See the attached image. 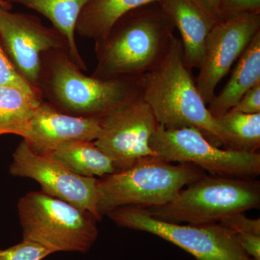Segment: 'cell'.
I'll return each mask as SVG.
<instances>
[{
  "instance_id": "5bb4252c",
  "label": "cell",
  "mask_w": 260,
  "mask_h": 260,
  "mask_svg": "<svg viewBox=\"0 0 260 260\" xmlns=\"http://www.w3.org/2000/svg\"><path fill=\"white\" fill-rule=\"evenodd\" d=\"M159 5L181 36L184 59L189 68H199L207 38L218 20L192 0H160Z\"/></svg>"
},
{
  "instance_id": "d6986e66",
  "label": "cell",
  "mask_w": 260,
  "mask_h": 260,
  "mask_svg": "<svg viewBox=\"0 0 260 260\" xmlns=\"http://www.w3.org/2000/svg\"><path fill=\"white\" fill-rule=\"evenodd\" d=\"M42 102L13 87L0 86V135L22 136Z\"/></svg>"
},
{
  "instance_id": "e0dca14e",
  "label": "cell",
  "mask_w": 260,
  "mask_h": 260,
  "mask_svg": "<svg viewBox=\"0 0 260 260\" xmlns=\"http://www.w3.org/2000/svg\"><path fill=\"white\" fill-rule=\"evenodd\" d=\"M160 0H92L80 13L75 32L96 41L107 35L121 18L132 10Z\"/></svg>"
},
{
  "instance_id": "6da1fadb",
  "label": "cell",
  "mask_w": 260,
  "mask_h": 260,
  "mask_svg": "<svg viewBox=\"0 0 260 260\" xmlns=\"http://www.w3.org/2000/svg\"><path fill=\"white\" fill-rule=\"evenodd\" d=\"M175 29L158 3L132 10L95 41L99 79L140 78L167 52Z\"/></svg>"
},
{
  "instance_id": "2e32d148",
  "label": "cell",
  "mask_w": 260,
  "mask_h": 260,
  "mask_svg": "<svg viewBox=\"0 0 260 260\" xmlns=\"http://www.w3.org/2000/svg\"><path fill=\"white\" fill-rule=\"evenodd\" d=\"M36 10L49 19L64 38L72 61L81 70L87 67L75 42V28L80 13L92 0H8Z\"/></svg>"
},
{
  "instance_id": "cb8c5ba5",
  "label": "cell",
  "mask_w": 260,
  "mask_h": 260,
  "mask_svg": "<svg viewBox=\"0 0 260 260\" xmlns=\"http://www.w3.org/2000/svg\"><path fill=\"white\" fill-rule=\"evenodd\" d=\"M232 109L244 114L260 113V83L249 89Z\"/></svg>"
},
{
  "instance_id": "8992f818",
  "label": "cell",
  "mask_w": 260,
  "mask_h": 260,
  "mask_svg": "<svg viewBox=\"0 0 260 260\" xmlns=\"http://www.w3.org/2000/svg\"><path fill=\"white\" fill-rule=\"evenodd\" d=\"M18 210L23 239L52 253L88 252L99 236L93 215L42 190L20 198Z\"/></svg>"
},
{
  "instance_id": "277c9868",
  "label": "cell",
  "mask_w": 260,
  "mask_h": 260,
  "mask_svg": "<svg viewBox=\"0 0 260 260\" xmlns=\"http://www.w3.org/2000/svg\"><path fill=\"white\" fill-rule=\"evenodd\" d=\"M205 175L191 164L177 165L157 157L143 159L125 170L98 179L97 212L102 219L124 206L167 204L185 186Z\"/></svg>"
},
{
  "instance_id": "5b68a950",
  "label": "cell",
  "mask_w": 260,
  "mask_h": 260,
  "mask_svg": "<svg viewBox=\"0 0 260 260\" xmlns=\"http://www.w3.org/2000/svg\"><path fill=\"white\" fill-rule=\"evenodd\" d=\"M256 179L207 175L191 183L167 204L146 208L154 218L173 223H219L239 213L259 208Z\"/></svg>"
},
{
  "instance_id": "7a4b0ae2",
  "label": "cell",
  "mask_w": 260,
  "mask_h": 260,
  "mask_svg": "<svg viewBox=\"0 0 260 260\" xmlns=\"http://www.w3.org/2000/svg\"><path fill=\"white\" fill-rule=\"evenodd\" d=\"M38 88L43 100L60 112L99 120L142 95L141 77L104 80L87 76L67 49L42 54Z\"/></svg>"
},
{
  "instance_id": "f1b7e54d",
  "label": "cell",
  "mask_w": 260,
  "mask_h": 260,
  "mask_svg": "<svg viewBox=\"0 0 260 260\" xmlns=\"http://www.w3.org/2000/svg\"><path fill=\"white\" fill-rule=\"evenodd\" d=\"M5 1H8V0H5Z\"/></svg>"
},
{
  "instance_id": "ac0fdd59",
  "label": "cell",
  "mask_w": 260,
  "mask_h": 260,
  "mask_svg": "<svg viewBox=\"0 0 260 260\" xmlns=\"http://www.w3.org/2000/svg\"><path fill=\"white\" fill-rule=\"evenodd\" d=\"M47 155L80 177L101 178L116 172L112 160L94 141L68 143Z\"/></svg>"
},
{
  "instance_id": "ffe728a7",
  "label": "cell",
  "mask_w": 260,
  "mask_h": 260,
  "mask_svg": "<svg viewBox=\"0 0 260 260\" xmlns=\"http://www.w3.org/2000/svg\"><path fill=\"white\" fill-rule=\"evenodd\" d=\"M216 119L229 136V150L257 153L260 148V113L244 114L230 109Z\"/></svg>"
},
{
  "instance_id": "3957f363",
  "label": "cell",
  "mask_w": 260,
  "mask_h": 260,
  "mask_svg": "<svg viewBox=\"0 0 260 260\" xmlns=\"http://www.w3.org/2000/svg\"><path fill=\"white\" fill-rule=\"evenodd\" d=\"M141 85L142 97L159 124L169 129L198 128L209 141L212 138L229 150V136L200 95L179 38L174 35L161 60L142 75Z\"/></svg>"
},
{
  "instance_id": "30bf717a",
  "label": "cell",
  "mask_w": 260,
  "mask_h": 260,
  "mask_svg": "<svg viewBox=\"0 0 260 260\" xmlns=\"http://www.w3.org/2000/svg\"><path fill=\"white\" fill-rule=\"evenodd\" d=\"M260 31V12L244 13L218 22L207 38L195 78L205 104L211 102L219 83L232 69L254 36Z\"/></svg>"
},
{
  "instance_id": "8fae6325",
  "label": "cell",
  "mask_w": 260,
  "mask_h": 260,
  "mask_svg": "<svg viewBox=\"0 0 260 260\" xmlns=\"http://www.w3.org/2000/svg\"><path fill=\"white\" fill-rule=\"evenodd\" d=\"M10 172L14 177L37 181L46 194L86 210L98 221L102 220L97 212L98 179L80 177L49 155H38L24 140L13 153Z\"/></svg>"
},
{
  "instance_id": "44dd1931",
  "label": "cell",
  "mask_w": 260,
  "mask_h": 260,
  "mask_svg": "<svg viewBox=\"0 0 260 260\" xmlns=\"http://www.w3.org/2000/svg\"><path fill=\"white\" fill-rule=\"evenodd\" d=\"M0 86L13 87L28 94L34 99L43 100L39 89L24 79L10 61L0 39Z\"/></svg>"
},
{
  "instance_id": "484cf974",
  "label": "cell",
  "mask_w": 260,
  "mask_h": 260,
  "mask_svg": "<svg viewBox=\"0 0 260 260\" xmlns=\"http://www.w3.org/2000/svg\"><path fill=\"white\" fill-rule=\"evenodd\" d=\"M242 250L254 260H260V236L251 234H236Z\"/></svg>"
},
{
  "instance_id": "4316f807",
  "label": "cell",
  "mask_w": 260,
  "mask_h": 260,
  "mask_svg": "<svg viewBox=\"0 0 260 260\" xmlns=\"http://www.w3.org/2000/svg\"><path fill=\"white\" fill-rule=\"evenodd\" d=\"M200 8L219 21L228 19L225 0H192Z\"/></svg>"
},
{
  "instance_id": "7402d4cb",
  "label": "cell",
  "mask_w": 260,
  "mask_h": 260,
  "mask_svg": "<svg viewBox=\"0 0 260 260\" xmlns=\"http://www.w3.org/2000/svg\"><path fill=\"white\" fill-rule=\"evenodd\" d=\"M51 254L44 246L23 239L16 245L0 249V260H43Z\"/></svg>"
},
{
  "instance_id": "9c48e42d",
  "label": "cell",
  "mask_w": 260,
  "mask_h": 260,
  "mask_svg": "<svg viewBox=\"0 0 260 260\" xmlns=\"http://www.w3.org/2000/svg\"><path fill=\"white\" fill-rule=\"evenodd\" d=\"M101 124L102 133L94 143L112 160L116 172L157 157L150 139L159 124L142 95L103 119Z\"/></svg>"
},
{
  "instance_id": "d4e9b609",
  "label": "cell",
  "mask_w": 260,
  "mask_h": 260,
  "mask_svg": "<svg viewBox=\"0 0 260 260\" xmlns=\"http://www.w3.org/2000/svg\"><path fill=\"white\" fill-rule=\"evenodd\" d=\"M228 18L244 13L260 12V0H225Z\"/></svg>"
},
{
  "instance_id": "83f0119b",
  "label": "cell",
  "mask_w": 260,
  "mask_h": 260,
  "mask_svg": "<svg viewBox=\"0 0 260 260\" xmlns=\"http://www.w3.org/2000/svg\"><path fill=\"white\" fill-rule=\"evenodd\" d=\"M0 6L9 10L12 8V5L10 4V2L5 1V0H0Z\"/></svg>"
},
{
  "instance_id": "52a82bcc",
  "label": "cell",
  "mask_w": 260,
  "mask_h": 260,
  "mask_svg": "<svg viewBox=\"0 0 260 260\" xmlns=\"http://www.w3.org/2000/svg\"><path fill=\"white\" fill-rule=\"evenodd\" d=\"M120 227L154 234L197 260H254L242 250L236 234L219 223L181 225L154 218L146 208L124 206L107 214Z\"/></svg>"
},
{
  "instance_id": "9a60e30c",
  "label": "cell",
  "mask_w": 260,
  "mask_h": 260,
  "mask_svg": "<svg viewBox=\"0 0 260 260\" xmlns=\"http://www.w3.org/2000/svg\"><path fill=\"white\" fill-rule=\"evenodd\" d=\"M259 83L260 31L238 59L225 86L208 104V111L215 118L223 115L233 109L249 89Z\"/></svg>"
},
{
  "instance_id": "7c38bea8",
  "label": "cell",
  "mask_w": 260,
  "mask_h": 260,
  "mask_svg": "<svg viewBox=\"0 0 260 260\" xmlns=\"http://www.w3.org/2000/svg\"><path fill=\"white\" fill-rule=\"evenodd\" d=\"M0 39L19 74L37 88L42 54L52 49L68 50L64 38L56 29L44 26L37 17L11 13L1 6Z\"/></svg>"
},
{
  "instance_id": "ba28073f",
  "label": "cell",
  "mask_w": 260,
  "mask_h": 260,
  "mask_svg": "<svg viewBox=\"0 0 260 260\" xmlns=\"http://www.w3.org/2000/svg\"><path fill=\"white\" fill-rule=\"evenodd\" d=\"M157 158L165 161L191 164L210 175L256 179L260 154L222 150L196 127L169 129L159 124L150 139Z\"/></svg>"
},
{
  "instance_id": "603a6c76",
  "label": "cell",
  "mask_w": 260,
  "mask_h": 260,
  "mask_svg": "<svg viewBox=\"0 0 260 260\" xmlns=\"http://www.w3.org/2000/svg\"><path fill=\"white\" fill-rule=\"evenodd\" d=\"M219 224L230 229L235 234H251L260 236V219H251L244 213L231 215Z\"/></svg>"
},
{
  "instance_id": "4fadbf2b",
  "label": "cell",
  "mask_w": 260,
  "mask_h": 260,
  "mask_svg": "<svg viewBox=\"0 0 260 260\" xmlns=\"http://www.w3.org/2000/svg\"><path fill=\"white\" fill-rule=\"evenodd\" d=\"M101 133L99 119L70 115L43 101L21 137L34 153L47 155L73 142L95 141Z\"/></svg>"
}]
</instances>
